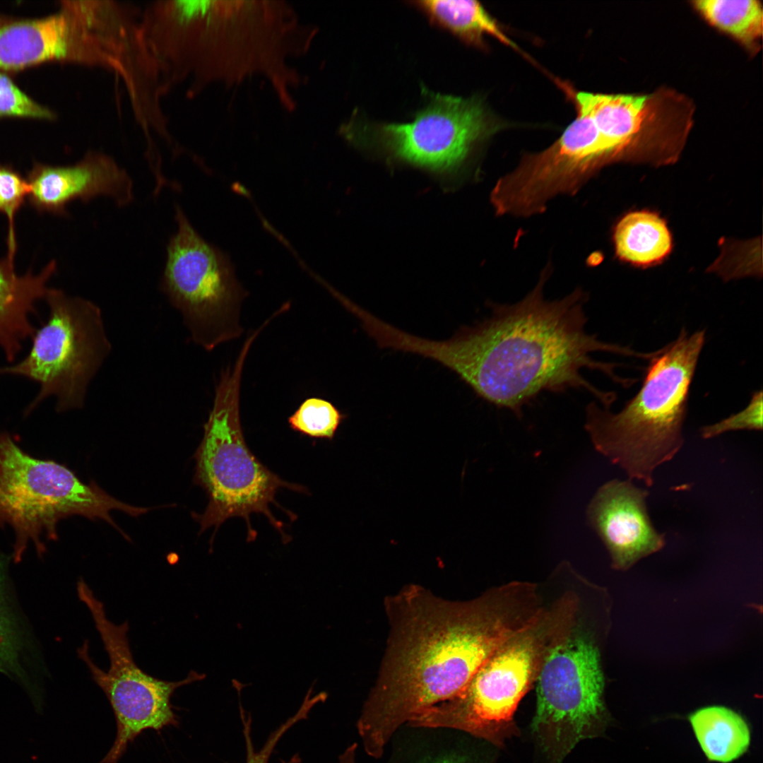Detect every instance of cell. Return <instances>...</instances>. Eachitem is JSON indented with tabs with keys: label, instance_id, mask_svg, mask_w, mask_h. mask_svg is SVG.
<instances>
[{
	"label": "cell",
	"instance_id": "6da1fadb",
	"mask_svg": "<svg viewBox=\"0 0 763 763\" xmlns=\"http://www.w3.org/2000/svg\"><path fill=\"white\" fill-rule=\"evenodd\" d=\"M389 632L357 721L365 752L382 757L396 731L455 696L505 640L543 605L534 584L514 581L466 601L409 584L384 598Z\"/></svg>",
	"mask_w": 763,
	"mask_h": 763
},
{
	"label": "cell",
	"instance_id": "7a4b0ae2",
	"mask_svg": "<svg viewBox=\"0 0 763 763\" xmlns=\"http://www.w3.org/2000/svg\"><path fill=\"white\" fill-rule=\"evenodd\" d=\"M550 271L547 266L522 300L493 304L487 318L461 328L449 339L432 341L401 331L395 348L439 362L478 396L519 418L523 407L540 393L570 389H584L610 408L615 394L595 387L582 371L602 372L625 386L632 380L617 376L615 364L598 361L592 355L607 352L644 358L645 353L602 341L587 332L588 295L581 288L561 299H545L544 285Z\"/></svg>",
	"mask_w": 763,
	"mask_h": 763
},
{
	"label": "cell",
	"instance_id": "3957f363",
	"mask_svg": "<svg viewBox=\"0 0 763 763\" xmlns=\"http://www.w3.org/2000/svg\"><path fill=\"white\" fill-rule=\"evenodd\" d=\"M316 35L285 1L179 0L162 23L158 48L172 80L189 83V96L213 83L261 76L290 111L304 79L290 61L305 54Z\"/></svg>",
	"mask_w": 763,
	"mask_h": 763
},
{
	"label": "cell",
	"instance_id": "277c9868",
	"mask_svg": "<svg viewBox=\"0 0 763 763\" xmlns=\"http://www.w3.org/2000/svg\"><path fill=\"white\" fill-rule=\"evenodd\" d=\"M704 342V330L690 334L682 329L653 353L640 389L620 412L596 402L586 406L584 427L593 445L629 480L651 487L656 469L682 448L690 388Z\"/></svg>",
	"mask_w": 763,
	"mask_h": 763
},
{
	"label": "cell",
	"instance_id": "5b68a950",
	"mask_svg": "<svg viewBox=\"0 0 763 763\" xmlns=\"http://www.w3.org/2000/svg\"><path fill=\"white\" fill-rule=\"evenodd\" d=\"M255 338L249 336L231 365L220 376L213 403L203 426V439L197 448L194 482L208 497L201 514H193L203 532L220 526L231 517L244 519L247 540L256 537L250 515L261 513L281 534L284 542L289 537L283 524L270 510V504L279 506L275 497L280 488L307 492L304 486L286 482L264 466L248 447L240 420V387L247 355Z\"/></svg>",
	"mask_w": 763,
	"mask_h": 763
},
{
	"label": "cell",
	"instance_id": "8992f818",
	"mask_svg": "<svg viewBox=\"0 0 763 763\" xmlns=\"http://www.w3.org/2000/svg\"><path fill=\"white\" fill-rule=\"evenodd\" d=\"M571 617L557 601L505 640L455 696L421 712L408 724L457 730L495 745L513 730V715L536 680L543 658Z\"/></svg>",
	"mask_w": 763,
	"mask_h": 763
},
{
	"label": "cell",
	"instance_id": "52a82bcc",
	"mask_svg": "<svg viewBox=\"0 0 763 763\" xmlns=\"http://www.w3.org/2000/svg\"><path fill=\"white\" fill-rule=\"evenodd\" d=\"M114 509L138 516L150 509L121 502L93 481L82 483L57 462L31 456L0 432V528L8 525L15 533L14 563L22 560L30 543L42 558L47 551L42 538L57 540V524L73 515L101 519L127 538L110 515Z\"/></svg>",
	"mask_w": 763,
	"mask_h": 763
},
{
	"label": "cell",
	"instance_id": "ba28073f",
	"mask_svg": "<svg viewBox=\"0 0 763 763\" xmlns=\"http://www.w3.org/2000/svg\"><path fill=\"white\" fill-rule=\"evenodd\" d=\"M576 620L549 646L536 679L532 730L550 763H562L605 721L600 649Z\"/></svg>",
	"mask_w": 763,
	"mask_h": 763
},
{
	"label": "cell",
	"instance_id": "9c48e42d",
	"mask_svg": "<svg viewBox=\"0 0 763 763\" xmlns=\"http://www.w3.org/2000/svg\"><path fill=\"white\" fill-rule=\"evenodd\" d=\"M49 317L33 337L31 350L18 364L0 373L23 375L40 384L26 413L49 396L57 411L81 408L88 386L108 356L111 345L101 310L93 302L48 288Z\"/></svg>",
	"mask_w": 763,
	"mask_h": 763
},
{
	"label": "cell",
	"instance_id": "30bf717a",
	"mask_svg": "<svg viewBox=\"0 0 763 763\" xmlns=\"http://www.w3.org/2000/svg\"><path fill=\"white\" fill-rule=\"evenodd\" d=\"M177 230L167 247L161 288L193 341L206 350L238 338L246 296L229 261L194 230L176 205Z\"/></svg>",
	"mask_w": 763,
	"mask_h": 763
},
{
	"label": "cell",
	"instance_id": "8fae6325",
	"mask_svg": "<svg viewBox=\"0 0 763 763\" xmlns=\"http://www.w3.org/2000/svg\"><path fill=\"white\" fill-rule=\"evenodd\" d=\"M78 598L92 615L110 658L107 671L100 668L90 657L88 641L77 650L95 682L106 695L117 723L115 740L100 763H118L128 745L148 729L161 731L179 725L171 697L184 685L204 679L205 675L191 671L179 681H167L151 676L137 666L131 651L127 621L116 625L105 611L102 602L94 595L84 580L77 582Z\"/></svg>",
	"mask_w": 763,
	"mask_h": 763
},
{
	"label": "cell",
	"instance_id": "7c38bea8",
	"mask_svg": "<svg viewBox=\"0 0 763 763\" xmlns=\"http://www.w3.org/2000/svg\"><path fill=\"white\" fill-rule=\"evenodd\" d=\"M426 92V104L410 122L355 118L341 133L353 142L374 143L403 160L442 171L459 166L476 145L502 127L478 97Z\"/></svg>",
	"mask_w": 763,
	"mask_h": 763
},
{
	"label": "cell",
	"instance_id": "4fadbf2b",
	"mask_svg": "<svg viewBox=\"0 0 763 763\" xmlns=\"http://www.w3.org/2000/svg\"><path fill=\"white\" fill-rule=\"evenodd\" d=\"M89 31L105 60V69L125 85L133 114L150 146L151 132L167 141L170 135L161 105L167 91L159 64L146 39L141 13L115 0L64 1Z\"/></svg>",
	"mask_w": 763,
	"mask_h": 763
},
{
	"label": "cell",
	"instance_id": "5bb4252c",
	"mask_svg": "<svg viewBox=\"0 0 763 763\" xmlns=\"http://www.w3.org/2000/svg\"><path fill=\"white\" fill-rule=\"evenodd\" d=\"M649 494L631 480L614 479L598 488L588 506V524L604 543L615 569L630 568L666 544L664 535L649 517Z\"/></svg>",
	"mask_w": 763,
	"mask_h": 763
},
{
	"label": "cell",
	"instance_id": "9a60e30c",
	"mask_svg": "<svg viewBox=\"0 0 763 763\" xmlns=\"http://www.w3.org/2000/svg\"><path fill=\"white\" fill-rule=\"evenodd\" d=\"M29 203L39 213L67 215L66 205L79 199L88 202L98 196L112 198L119 206L133 199V182L108 155L90 150L77 163L52 166L35 162L28 172Z\"/></svg>",
	"mask_w": 763,
	"mask_h": 763
},
{
	"label": "cell",
	"instance_id": "2e32d148",
	"mask_svg": "<svg viewBox=\"0 0 763 763\" xmlns=\"http://www.w3.org/2000/svg\"><path fill=\"white\" fill-rule=\"evenodd\" d=\"M55 61L94 64L90 34L69 9L61 5L58 13L40 18L0 14V70Z\"/></svg>",
	"mask_w": 763,
	"mask_h": 763
},
{
	"label": "cell",
	"instance_id": "e0dca14e",
	"mask_svg": "<svg viewBox=\"0 0 763 763\" xmlns=\"http://www.w3.org/2000/svg\"><path fill=\"white\" fill-rule=\"evenodd\" d=\"M11 560L0 552V673L40 704L50 671L43 646L10 575Z\"/></svg>",
	"mask_w": 763,
	"mask_h": 763
},
{
	"label": "cell",
	"instance_id": "ac0fdd59",
	"mask_svg": "<svg viewBox=\"0 0 763 763\" xmlns=\"http://www.w3.org/2000/svg\"><path fill=\"white\" fill-rule=\"evenodd\" d=\"M466 735L448 728L406 723L389 741L388 763H478L465 743Z\"/></svg>",
	"mask_w": 763,
	"mask_h": 763
},
{
	"label": "cell",
	"instance_id": "d6986e66",
	"mask_svg": "<svg viewBox=\"0 0 763 763\" xmlns=\"http://www.w3.org/2000/svg\"><path fill=\"white\" fill-rule=\"evenodd\" d=\"M410 3L422 11L430 23L449 31L470 46L485 50V37L490 36L519 50L497 20L478 1L421 0Z\"/></svg>",
	"mask_w": 763,
	"mask_h": 763
},
{
	"label": "cell",
	"instance_id": "ffe728a7",
	"mask_svg": "<svg viewBox=\"0 0 763 763\" xmlns=\"http://www.w3.org/2000/svg\"><path fill=\"white\" fill-rule=\"evenodd\" d=\"M617 256L638 266L654 265L672 250L673 242L666 221L648 211L626 214L613 232Z\"/></svg>",
	"mask_w": 763,
	"mask_h": 763
},
{
	"label": "cell",
	"instance_id": "44dd1931",
	"mask_svg": "<svg viewBox=\"0 0 763 763\" xmlns=\"http://www.w3.org/2000/svg\"><path fill=\"white\" fill-rule=\"evenodd\" d=\"M696 738L707 759L731 762L742 756L750 743V731L744 718L721 706L704 707L690 717Z\"/></svg>",
	"mask_w": 763,
	"mask_h": 763
},
{
	"label": "cell",
	"instance_id": "7402d4cb",
	"mask_svg": "<svg viewBox=\"0 0 763 763\" xmlns=\"http://www.w3.org/2000/svg\"><path fill=\"white\" fill-rule=\"evenodd\" d=\"M694 4L713 25L747 45L762 36L763 11L757 0H699Z\"/></svg>",
	"mask_w": 763,
	"mask_h": 763
},
{
	"label": "cell",
	"instance_id": "603a6c76",
	"mask_svg": "<svg viewBox=\"0 0 763 763\" xmlns=\"http://www.w3.org/2000/svg\"><path fill=\"white\" fill-rule=\"evenodd\" d=\"M345 418L330 401L310 397L303 401L288 422L292 430L302 435L331 440Z\"/></svg>",
	"mask_w": 763,
	"mask_h": 763
},
{
	"label": "cell",
	"instance_id": "cb8c5ba5",
	"mask_svg": "<svg viewBox=\"0 0 763 763\" xmlns=\"http://www.w3.org/2000/svg\"><path fill=\"white\" fill-rule=\"evenodd\" d=\"M29 191L26 178L12 166L0 164V213L8 220L7 255L10 256L14 257L17 249L15 216L28 199Z\"/></svg>",
	"mask_w": 763,
	"mask_h": 763
},
{
	"label": "cell",
	"instance_id": "d4e9b609",
	"mask_svg": "<svg viewBox=\"0 0 763 763\" xmlns=\"http://www.w3.org/2000/svg\"><path fill=\"white\" fill-rule=\"evenodd\" d=\"M53 116L49 110L32 100L0 72V117L52 119Z\"/></svg>",
	"mask_w": 763,
	"mask_h": 763
},
{
	"label": "cell",
	"instance_id": "484cf974",
	"mask_svg": "<svg viewBox=\"0 0 763 763\" xmlns=\"http://www.w3.org/2000/svg\"><path fill=\"white\" fill-rule=\"evenodd\" d=\"M762 430V391L759 390L753 393L746 408L718 422L702 427L700 435L704 439H710L726 432Z\"/></svg>",
	"mask_w": 763,
	"mask_h": 763
},
{
	"label": "cell",
	"instance_id": "4316f807",
	"mask_svg": "<svg viewBox=\"0 0 763 763\" xmlns=\"http://www.w3.org/2000/svg\"><path fill=\"white\" fill-rule=\"evenodd\" d=\"M358 747L357 743L348 745L339 755L338 763H355L356 752Z\"/></svg>",
	"mask_w": 763,
	"mask_h": 763
},
{
	"label": "cell",
	"instance_id": "83f0119b",
	"mask_svg": "<svg viewBox=\"0 0 763 763\" xmlns=\"http://www.w3.org/2000/svg\"><path fill=\"white\" fill-rule=\"evenodd\" d=\"M269 756L261 751H250L247 754L246 763H268Z\"/></svg>",
	"mask_w": 763,
	"mask_h": 763
}]
</instances>
